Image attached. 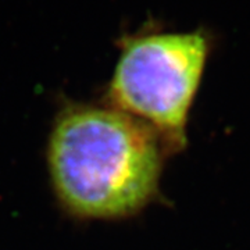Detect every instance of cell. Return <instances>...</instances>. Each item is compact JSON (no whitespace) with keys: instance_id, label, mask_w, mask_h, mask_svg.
<instances>
[{"instance_id":"cell-1","label":"cell","mask_w":250,"mask_h":250,"mask_svg":"<svg viewBox=\"0 0 250 250\" xmlns=\"http://www.w3.org/2000/svg\"><path fill=\"white\" fill-rule=\"evenodd\" d=\"M167 157L149 125L106 103L64 104L47 145L56 197L83 220L128 218L160 200Z\"/></svg>"},{"instance_id":"cell-2","label":"cell","mask_w":250,"mask_h":250,"mask_svg":"<svg viewBox=\"0 0 250 250\" xmlns=\"http://www.w3.org/2000/svg\"><path fill=\"white\" fill-rule=\"evenodd\" d=\"M108 81L106 104L149 125L168 156L188 145V121L203 80L210 39L203 31L126 35Z\"/></svg>"}]
</instances>
